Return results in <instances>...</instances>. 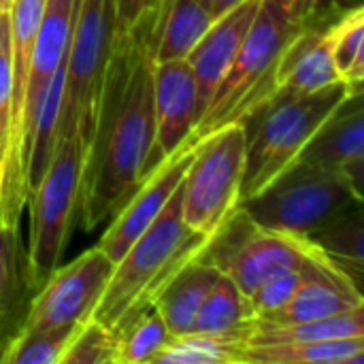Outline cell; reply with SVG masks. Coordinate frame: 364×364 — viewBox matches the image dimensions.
<instances>
[{
  "label": "cell",
  "instance_id": "obj_31",
  "mask_svg": "<svg viewBox=\"0 0 364 364\" xmlns=\"http://www.w3.org/2000/svg\"><path fill=\"white\" fill-rule=\"evenodd\" d=\"M9 2H11V0H0V11L9 9Z\"/></svg>",
  "mask_w": 364,
  "mask_h": 364
},
{
  "label": "cell",
  "instance_id": "obj_29",
  "mask_svg": "<svg viewBox=\"0 0 364 364\" xmlns=\"http://www.w3.org/2000/svg\"><path fill=\"white\" fill-rule=\"evenodd\" d=\"M286 21L299 28H316L314 21H320L331 15L339 0H267Z\"/></svg>",
  "mask_w": 364,
  "mask_h": 364
},
{
  "label": "cell",
  "instance_id": "obj_6",
  "mask_svg": "<svg viewBox=\"0 0 364 364\" xmlns=\"http://www.w3.org/2000/svg\"><path fill=\"white\" fill-rule=\"evenodd\" d=\"M354 200L363 190L346 175L294 162L239 207L264 230L307 237Z\"/></svg>",
  "mask_w": 364,
  "mask_h": 364
},
{
  "label": "cell",
  "instance_id": "obj_3",
  "mask_svg": "<svg viewBox=\"0 0 364 364\" xmlns=\"http://www.w3.org/2000/svg\"><path fill=\"white\" fill-rule=\"evenodd\" d=\"M352 92L360 90H352L346 81H335L305 96L264 107L241 122L247 132V151L239 205L260 194L277 175L294 164L316 130Z\"/></svg>",
  "mask_w": 364,
  "mask_h": 364
},
{
  "label": "cell",
  "instance_id": "obj_1",
  "mask_svg": "<svg viewBox=\"0 0 364 364\" xmlns=\"http://www.w3.org/2000/svg\"><path fill=\"white\" fill-rule=\"evenodd\" d=\"M151 32L154 28H145L113 43L81 168L77 211L87 232L115 215L151 171Z\"/></svg>",
  "mask_w": 364,
  "mask_h": 364
},
{
  "label": "cell",
  "instance_id": "obj_24",
  "mask_svg": "<svg viewBox=\"0 0 364 364\" xmlns=\"http://www.w3.org/2000/svg\"><path fill=\"white\" fill-rule=\"evenodd\" d=\"M117 337L94 320L79 324L70 343L66 346L60 364H113Z\"/></svg>",
  "mask_w": 364,
  "mask_h": 364
},
{
  "label": "cell",
  "instance_id": "obj_12",
  "mask_svg": "<svg viewBox=\"0 0 364 364\" xmlns=\"http://www.w3.org/2000/svg\"><path fill=\"white\" fill-rule=\"evenodd\" d=\"M296 162L346 175L363 190L364 107L363 90L352 92L339 109L316 130Z\"/></svg>",
  "mask_w": 364,
  "mask_h": 364
},
{
  "label": "cell",
  "instance_id": "obj_8",
  "mask_svg": "<svg viewBox=\"0 0 364 364\" xmlns=\"http://www.w3.org/2000/svg\"><path fill=\"white\" fill-rule=\"evenodd\" d=\"M81 168L83 151L79 139H60L45 175L26 203L30 205V237L26 252L28 288L38 290L62 262L79 203Z\"/></svg>",
  "mask_w": 364,
  "mask_h": 364
},
{
  "label": "cell",
  "instance_id": "obj_7",
  "mask_svg": "<svg viewBox=\"0 0 364 364\" xmlns=\"http://www.w3.org/2000/svg\"><path fill=\"white\" fill-rule=\"evenodd\" d=\"M245 151L247 132L241 122L198 139L181 183V215L192 232L211 239L239 207Z\"/></svg>",
  "mask_w": 364,
  "mask_h": 364
},
{
  "label": "cell",
  "instance_id": "obj_4",
  "mask_svg": "<svg viewBox=\"0 0 364 364\" xmlns=\"http://www.w3.org/2000/svg\"><path fill=\"white\" fill-rule=\"evenodd\" d=\"M303 30L305 28L286 21L267 0H262L239 53L192 134L203 139L215 128L252 117L269 98L282 58Z\"/></svg>",
  "mask_w": 364,
  "mask_h": 364
},
{
  "label": "cell",
  "instance_id": "obj_27",
  "mask_svg": "<svg viewBox=\"0 0 364 364\" xmlns=\"http://www.w3.org/2000/svg\"><path fill=\"white\" fill-rule=\"evenodd\" d=\"M17 226L0 224V318L6 316V309L17 290Z\"/></svg>",
  "mask_w": 364,
  "mask_h": 364
},
{
  "label": "cell",
  "instance_id": "obj_26",
  "mask_svg": "<svg viewBox=\"0 0 364 364\" xmlns=\"http://www.w3.org/2000/svg\"><path fill=\"white\" fill-rule=\"evenodd\" d=\"M13 73H11V34H9V9L0 13V171L9 145V119H11Z\"/></svg>",
  "mask_w": 364,
  "mask_h": 364
},
{
  "label": "cell",
  "instance_id": "obj_23",
  "mask_svg": "<svg viewBox=\"0 0 364 364\" xmlns=\"http://www.w3.org/2000/svg\"><path fill=\"white\" fill-rule=\"evenodd\" d=\"M79 324L75 326H60V328H38V331H23L6 343L0 363L6 364H60V358L70 343L73 335L77 333Z\"/></svg>",
  "mask_w": 364,
  "mask_h": 364
},
{
  "label": "cell",
  "instance_id": "obj_16",
  "mask_svg": "<svg viewBox=\"0 0 364 364\" xmlns=\"http://www.w3.org/2000/svg\"><path fill=\"white\" fill-rule=\"evenodd\" d=\"M364 220L363 200H354L320 224L307 239L314 247L343 271L358 288L364 264Z\"/></svg>",
  "mask_w": 364,
  "mask_h": 364
},
{
  "label": "cell",
  "instance_id": "obj_15",
  "mask_svg": "<svg viewBox=\"0 0 364 364\" xmlns=\"http://www.w3.org/2000/svg\"><path fill=\"white\" fill-rule=\"evenodd\" d=\"M211 23V13L198 0H162L151 32V60L188 58Z\"/></svg>",
  "mask_w": 364,
  "mask_h": 364
},
{
  "label": "cell",
  "instance_id": "obj_2",
  "mask_svg": "<svg viewBox=\"0 0 364 364\" xmlns=\"http://www.w3.org/2000/svg\"><path fill=\"white\" fill-rule=\"evenodd\" d=\"M207 243V237L192 232L183 222L179 186L149 228L113 264L90 320L98 322L113 335L122 333L132 320L151 307L164 284L186 262L205 252Z\"/></svg>",
  "mask_w": 364,
  "mask_h": 364
},
{
  "label": "cell",
  "instance_id": "obj_14",
  "mask_svg": "<svg viewBox=\"0 0 364 364\" xmlns=\"http://www.w3.org/2000/svg\"><path fill=\"white\" fill-rule=\"evenodd\" d=\"M220 273L218 267L198 256L186 262L158 292L151 307L162 316L173 337L194 333L200 305Z\"/></svg>",
  "mask_w": 364,
  "mask_h": 364
},
{
  "label": "cell",
  "instance_id": "obj_11",
  "mask_svg": "<svg viewBox=\"0 0 364 364\" xmlns=\"http://www.w3.org/2000/svg\"><path fill=\"white\" fill-rule=\"evenodd\" d=\"M154 119L156 134L149 168L177 151L198 124V94L188 60L154 62Z\"/></svg>",
  "mask_w": 364,
  "mask_h": 364
},
{
  "label": "cell",
  "instance_id": "obj_30",
  "mask_svg": "<svg viewBox=\"0 0 364 364\" xmlns=\"http://www.w3.org/2000/svg\"><path fill=\"white\" fill-rule=\"evenodd\" d=\"M198 2L211 13L213 19H218L220 15L228 13L230 9H235L237 4H241V2H245V0H198Z\"/></svg>",
  "mask_w": 364,
  "mask_h": 364
},
{
  "label": "cell",
  "instance_id": "obj_21",
  "mask_svg": "<svg viewBox=\"0 0 364 364\" xmlns=\"http://www.w3.org/2000/svg\"><path fill=\"white\" fill-rule=\"evenodd\" d=\"M115 337L113 364H154V358L173 339L166 322L154 307L145 309Z\"/></svg>",
  "mask_w": 364,
  "mask_h": 364
},
{
  "label": "cell",
  "instance_id": "obj_20",
  "mask_svg": "<svg viewBox=\"0 0 364 364\" xmlns=\"http://www.w3.org/2000/svg\"><path fill=\"white\" fill-rule=\"evenodd\" d=\"M247 343L239 337L190 333L173 337L154 364H243Z\"/></svg>",
  "mask_w": 364,
  "mask_h": 364
},
{
  "label": "cell",
  "instance_id": "obj_18",
  "mask_svg": "<svg viewBox=\"0 0 364 364\" xmlns=\"http://www.w3.org/2000/svg\"><path fill=\"white\" fill-rule=\"evenodd\" d=\"M343 337H364V307L292 324H264L254 322V328L247 337V348L256 346H284V343H307L324 339H343Z\"/></svg>",
  "mask_w": 364,
  "mask_h": 364
},
{
  "label": "cell",
  "instance_id": "obj_10",
  "mask_svg": "<svg viewBox=\"0 0 364 364\" xmlns=\"http://www.w3.org/2000/svg\"><path fill=\"white\" fill-rule=\"evenodd\" d=\"M196 143L198 139L192 134L177 151L158 162L141 181V186L132 192V196L119 207L113 222L98 241V247L113 262H117L124 252L149 228V224L160 215L173 192L181 186L194 158Z\"/></svg>",
  "mask_w": 364,
  "mask_h": 364
},
{
  "label": "cell",
  "instance_id": "obj_25",
  "mask_svg": "<svg viewBox=\"0 0 364 364\" xmlns=\"http://www.w3.org/2000/svg\"><path fill=\"white\" fill-rule=\"evenodd\" d=\"M318 254V252H316ZM314 254V256H316ZM311 256V258H314ZM309 258V260H311ZM309 260L305 262V267L301 269H292V271H286V273H279L271 279H267L264 284H260L252 294H250V301L254 305V311H256V318H264L273 311H277L279 307H284L292 294L299 290V286L303 284L305 275H307V264Z\"/></svg>",
  "mask_w": 364,
  "mask_h": 364
},
{
  "label": "cell",
  "instance_id": "obj_13",
  "mask_svg": "<svg viewBox=\"0 0 364 364\" xmlns=\"http://www.w3.org/2000/svg\"><path fill=\"white\" fill-rule=\"evenodd\" d=\"M262 0H245L230 9L228 13L213 19L203 38L188 53V64L194 73L196 94H198V122L207 111L218 85L222 83L226 70L230 68L241 43L260 9Z\"/></svg>",
  "mask_w": 364,
  "mask_h": 364
},
{
  "label": "cell",
  "instance_id": "obj_17",
  "mask_svg": "<svg viewBox=\"0 0 364 364\" xmlns=\"http://www.w3.org/2000/svg\"><path fill=\"white\" fill-rule=\"evenodd\" d=\"M256 311L250 301L241 292V288L226 275L220 273L209 294L205 296L200 311L196 316L194 333L218 335V337H239L245 339L254 328Z\"/></svg>",
  "mask_w": 364,
  "mask_h": 364
},
{
  "label": "cell",
  "instance_id": "obj_19",
  "mask_svg": "<svg viewBox=\"0 0 364 364\" xmlns=\"http://www.w3.org/2000/svg\"><path fill=\"white\" fill-rule=\"evenodd\" d=\"M364 337L245 348L243 364H363Z\"/></svg>",
  "mask_w": 364,
  "mask_h": 364
},
{
  "label": "cell",
  "instance_id": "obj_9",
  "mask_svg": "<svg viewBox=\"0 0 364 364\" xmlns=\"http://www.w3.org/2000/svg\"><path fill=\"white\" fill-rule=\"evenodd\" d=\"M113 264L115 262L96 245L73 262L58 267L36 290L21 328L38 331L85 322L107 286Z\"/></svg>",
  "mask_w": 364,
  "mask_h": 364
},
{
  "label": "cell",
  "instance_id": "obj_32",
  "mask_svg": "<svg viewBox=\"0 0 364 364\" xmlns=\"http://www.w3.org/2000/svg\"><path fill=\"white\" fill-rule=\"evenodd\" d=\"M4 11H6V9H4ZM0 13H2V11H0Z\"/></svg>",
  "mask_w": 364,
  "mask_h": 364
},
{
  "label": "cell",
  "instance_id": "obj_22",
  "mask_svg": "<svg viewBox=\"0 0 364 364\" xmlns=\"http://www.w3.org/2000/svg\"><path fill=\"white\" fill-rule=\"evenodd\" d=\"M333 34V60L339 73V79L346 81L352 90H363L364 77V11L354 6L343 13L337 21L331 23Z\"/></svg>",
  "mask_w": 364,
  "mask_h": 364
},
{
  "label": "cell",
  "instance_id": "obj_28",
  "mask_svg": "<svg viewBox=\"0 0 364 364\" xmlns=\"http://www.w3.org/2000/svg\"><path fill=\"white\" fill-rule=\"evenodd\" d=\"M162 0H115V41L154 28Z\"/></svg>",
  "mask_w": 364,
  "mask_h": 364
},
{
  "label": "cell",
  "instance_id": "obj_5",
  "mask_svg": "<svg viewBox=\"0 0 364 364\" xmlns=\"http://www.w3.org/2000/svg\"><path fill=\"white\" fill-rule=\"evenodd\" d=\"M113 36L115 0H77L55 143L66 136H77L81 151L85 154L98 113L107 64L113 51Z\"/></svg>",
  "mask_w": 364,
  "mask_h": 364
}]
</instances>
